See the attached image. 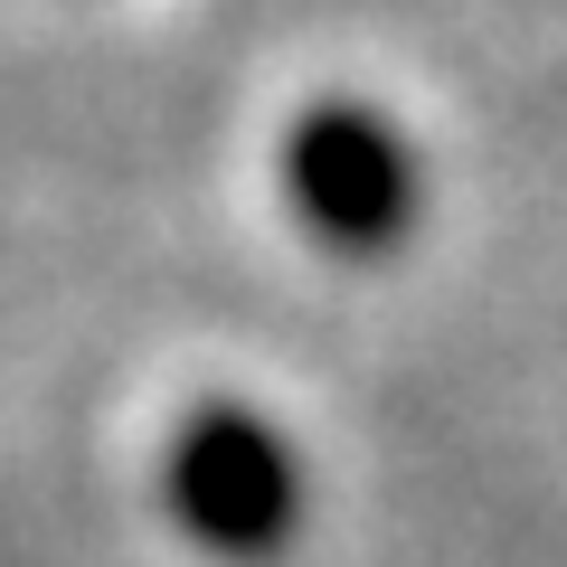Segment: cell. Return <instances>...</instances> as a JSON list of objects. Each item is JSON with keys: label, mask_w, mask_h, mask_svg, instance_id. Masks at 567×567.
<instances>
[{"label": "cell", "mask_w": 567, "mask_h": 567, "mask_svg": "<svg viewBox=\"0 0 567 567\" xmlns=\"http://www.w3.org/2000/svg\"><path fill=\"white\" fill-rule=\"evenodd\" d=\"M181 502L208 539H246L275 511V464H265V445L246 425H199L181 454Z\"/></svg>", "instance_id": "cell-1"}]
</instances>
